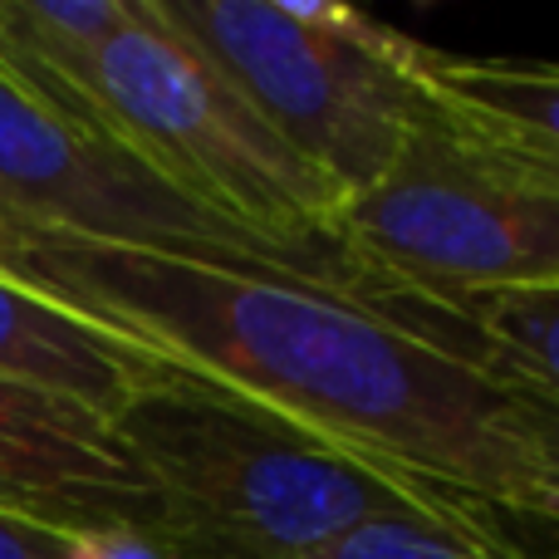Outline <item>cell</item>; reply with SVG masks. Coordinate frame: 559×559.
Listing matches in <instances>:
<instances>
[{
  "mask_svg": "<svg viewBox=\"0 0 559 559\" xmlns=\"http://www.w3.org/2000/svg\"><path fill=\"white\" fill-rule=\"evenodd\" d=\"M15 280L143 338L167 364L329 442L555 525L540 397L491 358L295 275L133 246L20 236Z\"/></svg>",
  "mask_w": 559,
  "mask_h": 559,
  "instance_id": "6da1fadb",
  "label": "cell"
},
{
  "mask_svg": "<svg viewBox=\"0 0 559 559\" xmlns=\"http://www.w3.org/2000/svg\"><path fill=\"white\" fill-rule=\"evenodd\" d=\"M114 432L167 501L182 559H314L383 515L511 525L456 486L329 442L187 368L138 393Z\"/></svg>",
  "mask_w": 559,
  "mask_h": 559,
  "instance_id": "7a4b0ae2",
  "label": "cell"
},
{
  "mask_svg": "<svg viewBox=\"0 0 559 559\" xmlns=\"http://www.w3.org/2000/svg\"><path fill=\"white\" fill-rule=\"evenodd\" d=\"M338 236L403 305L472 344L447 319L452 305L559 289V167L476 133L437 104L397 163L344 202Z\"/></svg>",
  "mask_w": 559,
  "mask_h": 559,
  "instance_id": "3957f363",
  "label": "cell"
},
{
  "mask_svg": "<svg viewBox=\"0 0 559 559\" xmlns=\"http://www.w3.org/2000/svg\"><path fill=\"white\" fill-rule=\"evenodd\" d=\"M94 104L118 143L222 216L295 251L354 255L338 236L348 197L275 133L157 0H133V20L98 49Z\"/></svg>",
  "mask_w": 559,
  "mask_h": 559,
  "instance_id": "277c9868",
  "label": "cell"
},
{
  "mask_svg": "<svg viewBox=\"0 0 559 559\" xmlns=\"http://www.w3.org/2000/svg\"><path fill=\"white\" fill-rule=\"evenodd\" d=\"M344 197L373 187L437 108L427 45L338 0H157Z\"/></svg>",
  "mask_w": 559,
  "mask_h": 559,
  "instance_id": "5b68a950",
  "label": "cell"
},
{
  "mask_svg": "<svg viewBox=\"0 0 559 559\" xmlns=\"http://www.w3.org/2000/svg\"><path fill=\"white\" fill-rule=\"evenodd\" d=\"M0 222L15 226L20 236H69V241L133 246L231 271L295 275L442 334L354 255L295 251L231 222L114 133L49 108L5 69H0Z\"/></svg>",
  "mask_w": 559,
  "mask_h": 559,
  "instance_id": "8992f818",
  "label": "cell"
},
{
  "mask_svg": "<svg viewBox=\"0 0 559 559\" xmlns=\"http://www.w3.org/2000/svg\"><path fill=\"white\" fill-rule=\"evenodd\" d=\"M0 511L59 535H153L173 515L114 423L0 373ZM182 559V555H177Z\"/></svg>",
  "mask_w": 559,
  "mask_h": 559,
  "instance_id": "52a82bcc",
  "label": "cell"
},
{
  "mask_svg": "<svg viewBox=\"0 0 559 559\" xmlns=\"http://www.w3.org/2000/svg\"><path fill=\"white\" fill-rule=\"evenodd\" d=\"M0 373L114 423L138 393L173 378L177 364L88 309L0 275Z\"/></svg>",
  "mask_w": 559,
  "mask_h": 559,
  "instance_id": "ba28073f",
  "label": "cell"
},
{
  "mask_svg": "<svg viewBox=\"0 0 559 559\" xmlns=\"http://www.w3.org/2000/svg\"><path fill=\"white\" fill-rule=\"evenodd\" d=\"M133 20V0H0V69L49 108L104 128L94 59Z\"/></svg>",
  "mask_w": 559,
  "mask_h": 559,
  "instance_id": "9c48e42d",
  "label": "cell"
},
{
  "mask_svg": "<svg viewBox=\"0 0 559 559\" xmlns=\"http://www.w3.org/2000/svg\"><path fill=\"white\" fill-rule=\"evenodd\" d=\"M423 84L466 128L559 167V64L550 59H481L427 45Z\"/></svg>",
  "mask_w": 559,
  "mask_h": 559,
  "instance_id": "30bf717a",
  "label": "cell"
},
{
  "mask_svg": "<svg viewBox=\"0 0 559 559\" xmlns=\"http://www.w3.org/2000/svg\"><path fill=\"white\" fill-rule=\"evenodd\" d=\"M314 559H535L511 525H442L423 515H383L344 540H334Z\"/></svg>",
  "mask_w": 559,
  "mask_h": 559,
  "instance_id": "8fae6325",
  "label": "cell"
},
{
  "mask_svg": "<svg viewBox=\"0 0 559 559\" xmlns=\"http://www.w3.org/2000/svg\"><path fill=\"white\" fill-rule=\"evenodd\" d=\"M69 540L74 535L45 531L35 521H20V515L0 511V559H69Z\"/></svg>",
  "mask_w": 559,
  "mask_h": 559,
  "instance_id": "7c38bea8",
  "label": "cell"
},
{
  "mask_svg": "<svg viewBox=\"0 0 559 559\" xmlns=\"http://www.w3.org/2000/svg\"><path fill=\"white\" fill-rule=\"evenodd\" d=\"M535 442H540L545 476H550V491H555V501H559V407L540 403V427H535Z\"/></svg>",
  "mask_w": 559,
  "mask_h": 559,
  "instance_id": "4fadbf2b",
  "label": "cell"
},
{
  "mask_svg": "<svg viewBox=\"0 0 559 559\" xmlns=\"http://www.w3.org/2000/svg\"><path fill=\"white\" fill-rule=\"evenodd\" d=\"M15 261H20V231L0 222V275H15Z\"/></svg>",
  "mask_w": 559,
  "mask_h": 559,
  "instance_id": "5bb4252c",
  "label": "cell"
},
{
  "mask_svg": "<svg viewBox=\"0 0 559 559\" xmlns=\"http://www.w3.org/2000/svg\"><path fill=\"white\" fill-rule=\"evenodd\" d=\"M555 559H559V521H555Z\"/></svg>",
  "mask_w": 559,
  "mask_h": 559,
  "instance_id": "9a60e30c",
  "label": "cell"
}]
</instances>
